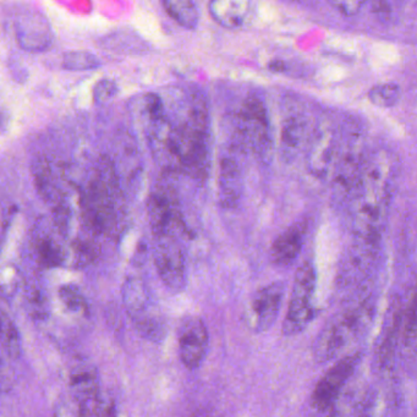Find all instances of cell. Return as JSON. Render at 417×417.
<instances>
[{
    "label": "cell",
    "mask_w": 417,
    "mask_h": 417,
    "mask_svg": "<svg viewBox=\"0 0 417 417\" xmlns=\"http://www.w3.org/2000/svg\"><path fill=\"white\" fill-rule=\"evenodd\" d=\"M152 155L167 172H181L205 182L212 165L211 116L207 99L195 91L187 97L184 118L170 119L167 129L148 140Z\"/></svg>",
    "instance_id": "1"
},
{
    "label": "cell",
    "mask_w": 417,
    "mask_h": 417,
    "mask_svg": "<svg viewBox=\"0 0 417 417\" xmlns=\"http://www.w3.org/2000/svg\"><path fill=\"white\" fill-rule=\"evenodd\" d=\"M80 213L83 228L107 237L124 232L128 210L126 197L112 158L101 155L90 179L80 189Z\"/></svg>",
    "instance_id": "2"
},
{
    "label": "cell",
    "mask_w": 417,
    "mask_h": 417,
    "mask_svg": "<svg viewBox=\"0 0 417 417\" xmlns=\"http://www.w3.org/2000/svg\"><path fill=\"white\" fill-rule=\"evenodd\" d=\"M232 128V147L242 153L251 152L259 160H267L271 157V123L262 99L256 96L247 97L234 115Z\"/></svg>",
    "instance_id": "3"
},
{
    "label": "cell",
    "mask_w": 417,
    "mask_h": 417,
    "mask_svg": "<svg viewBox=\"0 0 417 417\" xmlns=\"http://www.w3.org/2000/svg\"><path fill=\"white\" fill-rule=\"evenodd\" d=\"M121 294L126 312L138 333L145 339L162 341L167 333L165 322L146 283L138 277H128Z\"/></svg>",
    "instance_id": "4"
},
{
    "label": "cell",
    "mask_w": 417,
    "mask_h": 417,
    "mask_svg": "<svg viewBox=\"0 0 417 417\" xmlns=\"http://www.w3.org/2000/svg\"><path fill=\"white\" fill-rule=\"evenodd\" d=\"M366 314L361 310L344 311L336 314L319 331L312 346L316 364H326L344 351L364 327Z\"/></svg>",
    "instance_id": "5"
},
{
    "label": "cell",
    "mask_w": 417,
    "mask_h": 417,
    "mask_svg": "<svg viewBox=\"0 0 417 417\" xmlns=\"http://www.w3.org/2000/svg\"><path fill=\"white\" fill-rule=\"evenodd\" d=\"M341 146V129L329 116L321 118L312 128L306 147L307 169L314 177H333Z\"/></svg>",
    "instance_id": "6"
},
{
    "label": "cell",
    "mask_w": 417,
    "mask_h": 417,
    "mask_svg": "<svg viewBox=\"0 0 417 417\" xmlns=\"http://www.w3.org/2000/svg\"><path fill=\"white\" fill-rule=\"evenodd\" d=\"M366 167L365 138L356 125H349L341 130V146L333 173L336 192L349 195L355 192Z\"/></svg>",
    "instance_id": "7"
},
{
    "label": "cell",
    "mask_w": 417,
    "mask_h": 417,
    "mask_svg": "<svg viewBox=\"0 0 417 417\" xmlns=\"http://www.w3.org/2000/svg\"><path fill=\"white\" fill-rule=\"evenodd\" d=\"M147 215L155 237L189 234L177 189L169 182L157 186L148 196Z\"/></svg>",
    "instance_id": "8"
},
{
    "label": "cell",
    "mask_w": 417,
    "mask_h": 417,
    "mask_svg": "<svg viewBox=\"0 0 417 417\" xmlns=\"http://www.w3.org/2000/svg\"><path fill=\"white\" fill-rule=\"evenodd\" d=\"M316 289V271L311 262H304L294 277L288 311L283 322V336H294L305 331L314 319V297Z\"/></svg>",
    "instance_id": "9"
},
{
    "label": "cell",
    "mask_w": 417,
    "mask_h": 417,
    "mask_svg": "<svg viewBox=\"0 0 417 417\" xmlns=\"http://www.w3.org/2000/svg\"><path fill=\"white\" fill-rule=\"evenodd\" d=\"M153 261L163 284L173 293L186 287V257L177 237H155Z\"/></svg>",
    "instance_id": "10"
},
{
    "label": "cell",
    "mask_w": 417,
    "mask_h": 417,
    "mask_svg": "<svg viewBox=\"0 0 417 417\" xmlns=\"http://www.w3.org/2000/svg\"><path fill=\"white\" fill-rule=\"evenodd\" d=\"M54 228L52 220L42 217L31 232V246L39 266L52 269L69 261V245Z\"/></svg>",
    "instance_id": "11"
},
{
    "label": "cell",
    "mask_w": 417,
    "mask_h": 417,
    "mask_svg": "<svg viewBox=\"0 0 417 417\" xmlns=\"http://www.w3.org/2000/svg\"><path fill=\"white\" fill-rule=\"evenodd\" d=\"M360 360V354H351L340 359L331 369L324 374L322 379L316 384L312 396L311 405L317 411H326L336 404L345 384L353 376L356 369L357 362Z\"/></svg>",
    "instance_id": "12"
},
{
    "label": "cell",
    "mask_w": 417,
    "mask_h": 417,
    "mask_svg": "<svg viewBox=\"0 0 417 417\" xmlns=\"http://www.w3.org/2000/svg\"><path fill=\"white\" fill-rule=\"evenodd\" d=\"M15 37L19 46L31 53L47 51L54 39L52 26L42 11L24 10L14 21Z\"/></svg>",
    "instance_id": "13"
},
{
    "label": "cell",
    "mask_w": 417,
    "mask_h": 417,
    "mask_svg": "<svg viewBox=\"0 0 417 417\" xmlns=\"http://www.w3.org/2000/svg\"><path fill=\"white\" fill-rule=\"evenodd\" d=\"M312 128L302 108L297 107V104L287 108L280 129V155L285 162L295 160L307 147Z\"/></svg>",
    "instance_id": "14"
},
{
    "label": "cell",
    "mask_w": 417,
    "mask_h": 417,
    "mask_svg": "<svg viewBox=\"0 0 417 417\" xmlns=\"http://www.w3.org/2000/svg\"><path fill=\"white\" fill-rule=\"evenodd\" d=\"M285 287L282 282H275L259 289L249 302V327L256 333H262L274 324L279 314L284 297Z\"/></svg>",
    "instance_id": "15"
},
{
    "label": "cell",
    "mask_w": 417,
    "mask_h": 417,
    "mask_svg": "<svg viewBox=\"0 0 417 417\" xmlns=\"http://www.w3.org/2000/svg\"><path fill=\"white\" fill-rule=\"evenodd\" d=\"M210 336L206 324L196 316L186 317L179 328V355L189 370H196L206 357Z\"/></svg>",
    "instance_id": "16"
},
{
    "label": "cell",
    "mask_w": 417,
    "mask_h": 417,
    "mask_svg": "<svg viewBox=\"0 0 417 417\" xmlns=\"http://www.w3.org/2000/svg\"><path fill=\"white\" fill-rule=\"evenodd\" d=\"M237 152L240 151L232 147L230 153L220 158L218 203L224 210L237 208L244 194V172L240 160L235 157Z\"/></svg>",
    "instance_id": "17"
},
{
    "label": "cell",
    "mask_w": 417,
    "mask_h": 417,
    "mask_svg": "<svg viewBox=\"0 0 417 417\" xmlns=\"http://www.w3.org/2000/svg\"><path fill=\"white\" fill-rule=\"evenodd\" d=\"M31 173L34 177L36 190L43 201L52 203L54 206L61 200L66 197V194L61 186V177H65V174L59 175V170L56 172L52 162L46 155H37L32 160Z\"/></svg>",
    "instance_id": "18"
},
{
    "label": "cell",
    "mask_w": 417,
    "mask_h": 417,
    "mask_svg": "<svg viewBox=\"0 0 417 417\" xmlns=\"http://www.w3.org/2000/svg\"><path fill=\"white\" fill-rule=\"evenodd\" d=\"M254 3L246 0H212L208 4L213 20L228 30L245 26L254 16Z\"/></svg>",
    "instance_id": "19"
},
{
    "label": "cell",
    "mask_w": 417,
    "mask_h": 417,
    "mask_svg": "<svg viewBox=\"0 0 417 417\" xmlns=\"http://www.w3.org/2000/svg\"><path fill=\"white\" fill-rule=\"evenodd\" d=\"M305 232L304 224H294L275 239L269 251V257L275 266L288 267L295 262L302 252Z\"/></svg>",
    "instance_id": "20"
},
{
    "label": "cell",
    "mask_w": 417,
    "mask_h": 417,
    "mask_svg": "<svg viewBox=\"0 0 417 417\" xmlns=\"http://www.w3.org/2000/svg\"><path fill=\"white\" fill-rule=\"evenodd\" d=\"M70 393L78 404L93 400L101 393L98 372L95 366L87 361H80L70 371Z\"/></svg>",
    "instance_id": "21"
},
{
    "label": "cell",
    "mask_w": 417,
    "mask_h": 417,
    "mask_svg": "<svg viewBox=\"0 0 417 417\" xmlns=\"http://www.w3.org/2000/svg\"><path fill=\"white\" fill-rule=\"evenodd\" d=\"M99 256V244L95 234L85 229V234L69 244V259L73 268H85L95 262Z\"/></svg>",
    "instance_id": "22"
},
{
    "label": "cell",
    "mask_w": 417,
    "mask_h": 417,
    "mask_svg": "<svg viewBox=\"0 0 417 417\" xmlns=\"http://www.w3.org/2000/svg\"><path fill=\"white\" fill-rule=\"evenodd\" d=\"M163 6L169 16L181 27L195 30L200 22L198 5L191 0H165Z\"/></svg>",
    "instance_id": "23"
},
{
    "label": "cell",
    "mask_w": 417,
    "mask_h": 417,
    "mask_svg": "<svg viewBox=\"0 0 417 417\" xmlns=\"http://www.w3.org/2000/svg\"><path fill=\"white\" fill-rule=\"evenodd\" d=\"M102 66V61L93 53L87 51H71L63 54L61 68L69 71H87Z\"/></svg>",
    "instance_id": "24"
},
{
    "label": "cell",
    "mask_w": 417,
    "mask_h": 417,
    "mask_svg": "<svg viewBox=\"0 0 417 417\" xmlns=\"http://www.w3.org/2000/svg\"><path fill=\"white\" fill-rule=\"evenodd\" d=\"M1 343L8 356L18 359L21 355V338L18 327L5 312L1 314Z\"/></svg>",
    "instance_id": "25"
},
{
    "label": "cell",
    "mask_w": 417,
    "mask_h": 417,
    "mask_svg": "<svg viewBox=\"0 0 417 417\" xmlns=\"http://www.w3.org/2000/svg\"><path fill=\"white\" fill-rule=\"evenodd\" d=\"M400 97H401L400 87L393 82L377 85L372 87V90L369 92V99L377 107H394L399 102Z\"/></svg>",
    "instance_id": "26"
},
{
    "label": "cell",
    "mask_w": 417,
    "mask_h": 417,
    "mask_svg": "<svg viewBox=\"0 0 417 417\" xmlns=\"http://www.w3.org/2000/svg\"><path fill=\"white\" fill-rule=\"evenodd\" d=\"M59 297L65 307L75 314H88V304L81 290L73 284H65L59 289Z\"/></svg>",
    "instance_id": "27"
},
{
    "label": "cell",
    "mask_w": 417,
    "mask_h": 417,
    "mask_svg": "<svg viewBox=\"0 0 417 417\" xmlns=\"http://www.w3.org/2000/svg\"><path fill=\"white\" fill-rule=\"evenodd\" d=\"M27 309L31 317L37 321H44L49 316V304L47 297L41 288H30L26 295Z\"/></svg>",
    "instance_id": "28"
},
{
    "label": "cell",
    "mask_w": 417,
    "mask_h": 417,
    "mask_svg": "<svg viewBox=\"0 0 417 417\" xmlns=\"http://www.w3.org/2000/svg\"><path fill=\"white\" fill-rule=\"evenodd\" d=\"M96 413L97 417H118L115 399L108 391H101L96 398Z\"/></svg>",
    "instance_id": "29"
},
{
    "label": "cell",
    "mask_w": 417,
    "mask_h": 417,
    "mask_svg": "<svg viewBox=\"0 0 417 417\" xmlns=\"http://www.w3.org/2000/svg\"><path fill=\"white\" fill-rule=\"evenodd\" d=\"M118 90L119 88H118L115 81L109 80V78H103L96 83L95 88H93V99H95L96 103H104L109 99H112L118 93Z\"/></svg>",
    "instance_id": "30"
},
{
    "label": "cell",
    "mask_w": 417,
    "mask_h": 417,
    "mask_svg": "<svg viewBox=\"0 0 417 417\" xmlns=\"http://www.w3.org/2000/svg\"><path fill=\"white\" fill-rule=\"evenodd\" d=\"M364 1H333L331 5L336 8L339 13L343 14L344 16H354L356 15L362 6H364Z\"/></svg>",
    "instance_id": "31"
},
{
    "label": "cell",
    "mask_w": 417,
    "mask_h": 417,
    "mask_svg": "<svg viewBox=\"0 0 417 417\" xmlns=\"http://www.w3.org/2000/svg\"><path fill=\"white\" fill-rule=\"evenodd\" d=\"M78 405H80V408H78V417H97L96 399Z\"/></svg>",
    "instance_id": "32"
}]
</instances>
